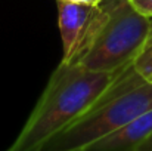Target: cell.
Instances as JSON below:
<instances>
[{
  "instance_id": "obj_3",
  "label": "cell",
  "mask_w": 152,
  "mask_h": 151,
  "mask_svg": "<svg viewBox=\"0 0 152 151\" xmlns=\"http://www.w3.org/2000/svg\"><path fill=\"white\" fill-rule=\"evenodd\" d=\"M152 110V82L126 67L98 102L37 151H80Z\"/></svg>"
},
{
  "instance_id": "obj_1",
  "label": "cell",
  "mask_w": 152,
  "mask_h": 151,
  "mask_svg": "<svg viewBox=\"0 0 152 151\" xmlns=\"http://www.w3.org/2000/svg\"><path fill=\"white\" fill-rule=\"evenodd\" d=\"M121 71L101 73L74 62H59L22 130L6 151H37L55 133L89 111Z\"/></svg>"
},
{
  "instance_id": "obj_4",
  "label": "cell",
  "mask_w": 152,
  "mask_h": 151,
  "mask_svg": "<svg viewBox=\"0 0 152 151\" xmlns=\"http://www.w3.org/2000/svg\"><path fill=\"white\" fill-rule=\"evenodd\" d=\"M152 135V110L80 151H137Z\"/></svg>"
},
{
  "instance_id": "obj_6",
  "label": "cell",
  "mask_w": 152,
  "mask_h": 151,
  "mask_svg": "<svg viewBox=\"0 0 152 151\" xmlns=\"http://www.w3.org/2000/svg\"><path fill=\"white\" fill-rule=\"evenodd\" d=\"M134 70L146 80H149L152 77V30L149 34V39L145 45V48L142 52L137 55V58L133 62Z\"/></svg>"
},
{
  "instance_id": "obj_9",
  "label": "cell",
  "mask_w": 152,
  "mask_h": 151,
  "mask_svg": "<svg viewBox=\"0 0 152 151\" xmlns=\"http://www.w3.org/2000/svg\"><path fill=\"white\" fill-rule=\"evenodd\" d=\"M69 1H75V3H84V4H92V6H95V4H99L102 0H69Z\"/></svg>"
},
{
  "instance_id": "obj_5",
  "label": "cell",
  "mask_w": 152,
  "mask_h": 151,
  "mask_svg": "<svg viewBox=\"0 0 152 151\" xmlns=\"http://www.w3.org/2000/svg\"><path fill=\"white\" fill-rule=\"evenodd\" d=\"M56 3H58V24L62 40L61 62H68L96 4L92 6L69 0H56Z\"/></svg>"
},
{
  "instance_id": "obj_7",
  "label": "cell",
  "mask_w": 152,
  "mask_h": 151,
  "mask_svg": "<svg viewBox=\"0 0 152 151\" xmlns=\"http://www.w3.org/2000/svg\"><path fill=\"white\" fill-rule=\"evenodd\" d=\"M130 3L145 16L152 18V0H130Z\"/></svg>"
},
{
  "instance_id": "obj_8",
  "label": "cell",
  "mask_w": 152,
  "mask_h": 151,
  "mask_svg": "<svg viewBox=\"0 0 152 151\" xmlns=\"http://www.w3.org/2000/svg\"><path fill=\"white\" fill-rule=\"evenodd\" d=\"M137 151H152V135L137 148Z\"/></svg>"
},
{
  "instance_id": "obj_2",
  "label": "cell",
  "mask_w": 152,
  "mask_h": 151,
  "mask_svg": "<svg viewBox=\"0 0 152 151\" xmlns=\"http://www.w3.org/2000/svg\"><path fill=\"white\" fill-rule=\"evenodd\" d=\"M152 18L130 0H102L93 7L86 28L68 62L92 71L115 73L132 65L145 48Z\"/></svg>"
},
{
  "instance_id": "obj_10",
  "label": "cell",
  "mask_w": 152,
  "mask_h": 151,
  "mask_svg": "<svg viewBox=\"0 0 152 151\" xmlns=\"http://www.w3.org/2000/svg\"><path fill=\"white\" fill-rule=\"evenodd\" d=\"M149 82H152V77H151V79H149Z\"/></svg>"
}]
</instances>
